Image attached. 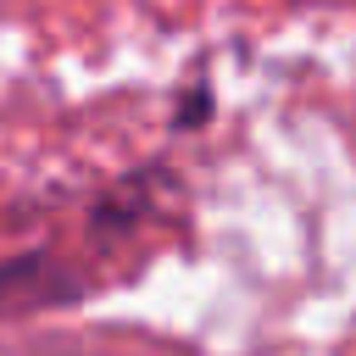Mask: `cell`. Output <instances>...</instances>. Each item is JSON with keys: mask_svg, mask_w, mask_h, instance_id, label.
Masks as SVG:
<instances>
[{"mask_svg": "<svg viewBox=\"0 0 356 356\" xmlns=\"http://www.w3.org/2000/svg\"><path fill=\"white\" fill-rule=\"evenodd\" d=\"M217 111V100H211V89L206 83H189V95H184V106H172V128L184 134V128H200L206 117Z\"/></svg>", "mask_w": 356, "mask_h": 356, "instance_id": "obj_2", "label": "cell"}, {"mask_svg": "<svg viewBox=\"0 0 356 356\" xmlns=\"http://www.w3.org/2000/svg\"><path fill=\"white\" fill-rule=\"evenodd\" d=\"M61 300H78V284L61 278V267H56L44 250L6 256V261H0V317L39 312V306H61Z\"/></svg>", "mask_w": 356, "mask_h": 356, "instance_id": "obj_1", "label": "cell"}]
</instances>
